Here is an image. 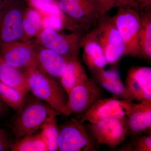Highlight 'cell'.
I'll return each mask as SVG.
<instances>
[{
  "label": "cell",
  "mask_w": 151,
  "mask_h": 151,
  "mask_svg": "<svg viewBox=\"0 0 151 151\" xmlns=\"http://www.w3.org/2000/svg\"><path fill=\"white\" fill-rule=\"evenodd\" d=\"M85 126L97 145H106L113 150L124 142L127 137L125 117L89 123Z\"/></svg>",
  "instance_id": "obj_8"
},
{
  "label": "cell",
  "mask_w": 151,
  "mask_h": 151,
  "mask_svg": "<svg viewBox=\"0 0 151 151\" xmlns=\"http://www.w3.org/2000/svg\"><path fill=\"white\" fill-rule=\"evenodd\" d=\"M3 116L1 115V114H0V119L1 118V117H2Z\"/></svg>",
  "instance_id": "obj_33"
},
{
  "label": "cell",
  "mask_w": 151,
  "mask_h": 151,
  "mask_svg": "<svg viewBox=\"0 0 151 151\" xmlns=\"http://www.w3.org/2000/svg\"><path fill=\"white\" fill-rule=\"evenodd\" d=\"M139 10L150 8L151 7V0H136Z\"/></svg>",
  "instance_id": "obj_30"
},
{
  "label": "cell",
  "mask_w": 151,
  "mask_h": 151,
  "mask_svg": "<svg viewBox=\"0 0 151 151\" xmlns=\"http://www.w3.org/2000/svg\"><path fill=\"white\" fill-rule=\"evenodd\" d=\"M34 97V96H33ZM12 126L17 140L33 134L50 124L61 113L36 97H26Z\"/></svg>",
  "instance_id": "obj_1"
},
{
  "label": "cell",
  "mask_w": 151,
  "mask_h": 151,
  "mask_svg": "<svg viewBox=\"0 0 151 151\" xmlns=\"http://www.w3.org/2000/svg\"><path fill=\"white\" fill-rule=\"evenodd\" d=\"M24 91L11 87L0 81V97L4 103L15 111H19L26 99Z\"/></svg>",
  "instance_id": "obj_21"
},
{
  "label": "cell",
  "mask_w": 151,
  "mask_h": 151,
  "mask_svg": "<svg viewBox=\"0 0 151 151\" xmlns=\"http://www.w3.org/2000/svg\"><path fill=\"white\" fill-rule=\"evenodd\" d=\"M36 66L45 75L60 82L68 61L56 52L35 45Z\"/></svg>",
  "instance_id": "obj_14"
},
{
  "label": "cell",
  "mask_w": 151,
  "mask_h": 151,
  "mask_svg": "<svg viewBox=\"0 0 151 151\" xmlns=\"http://www.w3.org/2000/svg\"><path fill=\"white\" fill-rule=\"evenodd\" d=\"M124 107L127 137L132 138L143 134L151 135V100L138 103L127 100Z\"/></svg>",
  "instance_id": "obj_10"
},
{
  "label": "cell",
  "mask_w": 151,
  "mask_h": 151,
  "mask_svg": "<svg viewBox=\"0 0 151 151\" xmlns=\"http://www.w3.org/2000/svg\"><path fill=\"white\" fill-rule=\"evenodd\" d=\"M113 18L123 42L124 54L139 58L141 25L139 8L130 6L118 8Z\"/></svg>",
  "instance_id": "obj_3"
},
{
  "label": "cell",
  "mask_w": 151,
  "mask_h": 151,
  "mask_svg": "<svg viewBox=\"0 0 151 151\" xmlns=\"http://www.w3.org/2000/svg\"><path fill=\"white\" fill-rule=\"evenodd\" d=\"M60 8L78 24L90 27L98 18L82 7L76 0H58Z\"/></svg>",
  "instance_id": "obj_17"
},
{
  "label": "cell",
  "mask_w": 151,
  "mask_h": 151,
  "mask_svg": "<svg viewBox=\"0 0 151 151\" xmlns=\"http://www.w3.org/2000/svg\"><path fill=\"white\" fill-rule=\"evenodd\" d=\"M8 106L0 97V114H1L3 116H4L8 111Z\"/></svg>",
  "instance_id": "obj_31"
},
{
  "label": "cell",
  "mask_w": 151,
  "mask_h": 151,
  "mask_svg": "<svg viewBox=\"0 0 151 151\" xmlns=\"http://www.w3.org/2000/svg\"><path fill=\"white\" fill-rule=\"evenodd\" d=\"M42 17L40 12L35 9H27L23 19V27L26 38L38 35L42 29Z\"/></svg>",
  "instance_id": "obj_22"
},
{
  "label": "cell",
  "mask_w": 151,
  "mask_h": 151,
  "mask_svg": "<svg viewBox=\"0 0 151 151\" xmlns=\"http://www.w3.org/2000/svg\"><path fill=\"white\" fill-rule=\"evenodd\" d=\"M125 87L133 101L151 100V68L133 66L127 72Z\"/></svg>",
  "instance_id": "obj_12"
},
{
  "label": "cell",
  "mask_w": 151,
  "mask_h": 151,
  "mask_svg": "<svg viewBox=\"0 0 151 151\" xmlns=\"http://www.w3.org/2000/svg\"><path fill=\"white\" fill-rule=\"evenodd\" d=\"M34 9L45 15H62L64 13L60 8L56 0H28Z\"/></svg>",
  "instance_id": "obj_27"
},
{
  "label": "cell",
  "mask_w": 151,
  "mask_h": 151,
  "mask_svg": "<svg viewBox=\"0 0 151 151\" xmlns=\"http://www.w3.org/2000/svg\"><path fill=\"white\" fill-rule=\"evenodd\" d=\"M6 1V0H4V1Z\"/></svg>",
  "instance_id": "obj_34"
},
{
  "label": "cell",
  "mask_w": 151,
  "mask_h": 151,
  "mask_svg": "<svg viewBox=\"0 0 151 151\" xmlns=\"http://www.w3.org/2000/svg\"><path fill=\"white\" fill-rule=\"evenodd\" d=\"M93 1L98 18L114 8L127 6L138 7L136 0H93Z\"/></svg>",
  "instance_id": "obj_25"
},
{
  "label": "cell",
  "mask_w": 151,
  "mask_h": 151,
  "mask_svg": "<svg viewBox=\"0 0 151 151\" xmlns=\"http://www.w3.org/2000/svg\"><path fill=\"white\" fill-rule=\"evenodd\" d=\"M88 78L85 68L78 58L68 62L65 72L60 78V83L68 94L73 87Z\"/></svg>",
  "instance_id": "obj_18"
},
{
  "label": "cell",
  "mask_w": 151,
  "mask_h": 151,
  "mask_svg": "<svg viewBox=\"0 0 151 151\" xmlns=\"http://www.w3.org/2000/svg\"><path fill=\"white\" fill-rule=\"evenodd\" d=\"M81 47L83 48V61L91 73L105 69L108 64L104 52L90 31L83 35Z\"/></svg>",
  "instance_id": "obj_15"
},
{
  "label": "cell",
  "mask_w": 151,
  "mask_h": 151,
  "mask_svg": "<svg viewBox=\"0 0 151 151\" xmlns=\"http://www.w3.org/2000/svg\"><path fill=\"white\" fill-rule=\"evenodd\" d=\"M29 91L61 114L67 116L68 96L60 83L45 75L36 66L24 70Z\"/></svg>",
  "instance_id": "obj_2"
},
{
  "label": "cell",
  "mask_w": 151,
  "mask_h": 151,
  "mask_svg": "<svg viewBox=\"0 0 151 151\" xmlns=\"http://www.w3.org/2000/svg\"><path fill=\"white\" fill-rule=\"evenodd\" d=\"M41 133L46 143L48 151H58L59 127L56 119L44 127Z\"/></svg>",
  "instance_id": "obj_26"
},
{
  "label": "cell",
  "mask_w": 151,
  "mask_h": 151,
  "mask_svg": "<svg viewBox=\"0 0 151 151\" xmlns=\"http://www.w3.org/2000/svg\"><path fill=\"white\" fill-rule=\"evenodd\" d=\"M25 136L13 144L12 151H48L45 141L41 133Z\"/></svg>",
  "instance_id": "obj_23"
},
{
  "label": "cell",
  "mask_w": 151,
  "mask_h": 151,
  "mask_svg": "<svg viewBox=\"0 0 151 151\" xmlns=\"http://www.w3.org/2000/svg\"><path fill=\"white\" fill-rule=\"evenodd\" d=\"M3 3H4V0H0V11L2 6Z\"/></svg>",
  "instance_id": "obj_32"
},
{
  "label": "cell",
  "mask_w": 151,
  "mask_h": 151,
  "mask_svg": "<svg viewBox=\"0 0 151 151\" xmlns=\"http://www.w3.org/2000/svg\"><path fill=\"white\" fill-rule=\"evenodd\" d=\"M0 81L25 93L29 92L24 71L6 63L0 56Z\"/></svg>",
  "instance_id": "obj_20"
},
{
  "label": "cell",
  "mask_w": 151,
  "mask_h": 151,
  "mask_svg": "<svg viewBox=\"0 0 151 151\" xmlns=\"http://www.w3.org/2000/svg\"><path fill=\"white\" fill-rule=\"evenodd\" d=\"M93 24L90 32L103 49L108 64L116 63L124 55V47L113 17L106 14Z\"/></svg>",
  "instance_id": "obj_6"
},
{
  "label": "cell",
  "mask_w": 151,
  "mask_h": 151,
  "mask_svg": "<svg viewBox=\"0 0 151 151\" xmlns=\"http://www.w3.org/2000/svg\"><path fill=\"white\" fill-rule=\"evenodd\" d=\"M78 4L87 12L96 15L98 18L93 0H76Z\"/></svg>",
  "instance_id": "obj_29"
},
{
  "label": "cell",
  "mask_w": 151,
  "mask_h": 151,
  "mask_svg": "<svg viewBox=\"0 0 151 151\" xmlns=\"http://www.w3.org/2000/svg\"><path fill=\"white\" fill-rule=\"evenodd\" d=\"M126 101L113 97L100 99L80 116L78 120L82 123L86 122L94 123L112 118H124Z\"/></svg>",
  "instance_id": "obj_13"
},
{
  "label": "cell",
  "mask_w": 151,
  "mask_h": 151,
  "mask_svg": "<svg viewBox=\"0 0 151 151\" xmlns=\"http://www.w3.org/2000/svg\"><path fill=\"white\" fill-rule=\"evenodd\" d=\"M0 56L6 63L24 71L36 66L35 45L29 41L1 45Z\"/></svg>",
  "instance_id": "obj_11"
},
{
  "label": "cell",
  "mask_w": 151,
  "mask_h": 151,
  "mask_svg": "<svg viewBox=\"0 0 151 151\" xmlns=\"http://www.w3.org/2000/svg\"><path fill=\"white\" fill-rule=\"evenodd\" d=\"M81 29L65 35L59 31L45 29L37 35V43L38 46L53 50L63 57L68 62L79 58L81 41L84 34Z\"/></svg>",
  "instance_id": "obj_4"
},
{
  "label": "cell",
  "mask_w": 151,
  "mask_h": 151,
  "mask_svg": "<svg viewBox=\"0 0 151 151\" xmlns=\"http://www.w3.org/2000/svg\"><path fill=\"white\" fill-rule=\"evenodd\" d=\"M100 146L77 119L71 117L59 127L58 151H96Z\"/></svg>",
  "instance_id": "obj_7"
},
{
  "label": "cell",
  "mask_w": 151,
  "mask_h": 151,
  "mask_svg": "<svg viewBox=\"0 0 151 151\" xmlns=\"http://www.w3.org/2000/svg\"><path fill=\"white\" fill-rule=\"evenodd\" d=\"M27 8L16 0L4 1L0 11V46L27 40L23 27V19Z\"/></svg>",
  "instance_id": "obj_5"
},
{
  "label": "cell",
  "mask_w": 151,
  "mask_h": 151,
  "mask_svg": "<svg viewBox=\"0 0 151 151\" xmlns=\"http://www.w3.org/2000/svg\"><path fill=\"white\" fill-rule=\"evenodd\" d=\"M89 77L73 87L68 94L67 116H82L98 100L105 98L104 90Z\"/></svg>",
  "instance_id": "obj_9"
},
{
  "label": "cell",
  "mask_w": 151,
  "mask_h": 151,
  "mask_svg": "<svg viewBox=\"0 0 151 151\" xmlns=\"http://www.w3.org/2000/svg\"><path fill=\"white\" fill-rule=\"evenodd\" d=\"M139 10L140 29L139 46L140 52L139 58L150 63L151 61V8Z\"/></svg>",
  "instance_id": "obj_19"
},
{
  "label": "cell",
  "mask_w": 151,
  "mask_h": 151,
  "mask_svg": "<svg viewBox=\"0 0 151 151\" xmlns=\"http://www.w3.org/2000/svg\"><path fill=\"white\" fill-rule=\"evenodd\" d=\"M119 148L114 151H151V135L143 134L132 138L131 140L122 143Z\"/></svg>",
  "instance_id": "obj_24"
},
{
  "label": "cell",
  "mask_w": 151,
  "mask_h": 151,
  "mask_svg": "<svg viewBox=\"0 0 151 151\" xmlns=\"http://www.w3.org/2000/svg\"><path fill=\"white\" fill-rule=\"evenodd\" d=\"M91 73L92 79L103 89L111 93L112 97L120 100L134 101L116 71H106L104 69Z\"/></svg>",
  "instance_id": "obj_16"
},
{
  "label": "cell",
  "mask_w": 151,
  "mask_h": 151,
  "mask_svg": "<svg viewBox=\"0 0 151 151\" xmlns=\"http://www.w3.org/2000/svg\"><path fill=\"white\" fill-rule=\"evenodd\" d=\"M12 144L6 132L0 128V151H8L11 150Z\"/></svg>",
  "instance_id": "obj_28"
}]
</instances>
